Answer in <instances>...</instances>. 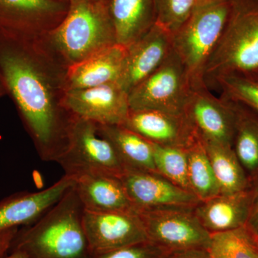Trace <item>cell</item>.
Wrapping results in <instances>:
<instances>
[{
    "mask_svg": "<svg viewBox=\"0 0 258 258\" xmlns=\"http://www.w3.org/2000/svg\"><path fill=\"white\" fill-rule=\"evenodd\" d=\"M67 71L40 38L0 33V81L45 161L57 162L69 145L74 116L63 104Z\"/></svg>",
    "mask_w": 258,
    "mask_h": 258,
    "instance_id": "obj_1",
    "label": "cell"
},
{
    "mask_svg": "<svg viewBox=\"0 0 258 258\" xmlns=\"http://www.w3.org/2000/svg\"><path fill=\"white\" fill-rule=\"evenodd\" d=\"M84 210L74 186L38 220L18 230L9 252L25 258H91Z\"/></svg>",
    "mask_w": 258,
    "mask_h": 258,
    "instance_id": "obj_2",
    "label": "cell"
},
{
    "mask_svg": "<svg viewBox=\"0 0 258 258\" xmlns=\"http://www.w3.org/2000/svg\"><path fill=\"white\" fill-rule=\"evenodd\" d=\"M40 40L68 69L118 43L104 2L100 0H70L66 18Z\"/></svg>",
    "mask_w": 258,
    "mask_h": 258,
    "instance_id": "obj_3",
    "label": "cell"
},
{
    "mask_svg": "<svg viewBox=\"0 0 258 258\" xmlns=\"http://www.w3.org/2000/svg\"><path fill=\"white\" fill-rule=\"evenodd\" d=\"M222 36L205 72L210 88L222 76L252 78L258 73V0H230Z\"/></svg>",
    "mask_w": 258,
    "mask_h": 258,
    "instance_id": "obj_4",
    "label": "cell"
},
{
    "mask_svg": "<svg viewBox=\"0 0 258 258\" xmlns=\"http://www.w3.org/2000/svg\"><path fill=\"white\" fill-rule=\"evenodd\" d=\"M230 10V0L197 6L173 33L174 52L184 64L192 88L207 86L205 69L222 36Z\"/></svg>",
    "mask_w": 258,
    "mask_h": 258,
    "instance_id": "obj_5",
    "label": "cell"
},
{
    "mask_svg": "<svg viewBox=\"0 0 258 258\" xmlns=\"http://www.w3.org/2000/svg\"><path fill=\"white\" fill-rule=\"evenodd\" d=\"M191 90L184 64L173 50L159 69L128 93L130 110L186 115Z\"/></svg>",
    "mask_w": 258,
    "mask_h": 258,
    "instance_id": "obj_6",
    "label": "cell"
},
{
    "mask_svg": "<svg viewBox=\"0 0 258 258\" xmlns=\"http://www.w3.org/2000/svg\"><path fill=\"white\" fill-rule=\"evenodd\" d=\"M57 163L69 176L101 171L120 177L126 171L113 144L98 132L96 123L75 116L69 147Z\"/></svg>",
    "mask_w": 258,
    "mask_h": 258,
    "instance_id": "obj_7",
    "label": "cell"
},
{
    "mask_svg": "<svg viewBox=\"0 0 258 258\" xmlns=\"http://www.w3.org/2000/svg\"><path fill=\"white\" fill-rule=\"evenodd\" d=\"M148 240L169 252L208 249L211 234L200 223L194 208H166L137 212Z\"/></svg>",
    "mask_w": 258,
    "mask_h": 258,
    "instance_id": "obj_8",
    "label": "cell"
},
{
    "mask_svg": "<svg viewBox=\"0 0 258 258\" xmlns=\"http://www.w3.org/2000/svg\"><path fill=\"white\" fill-rule=\"evenodd\" d=\"M69 3L60 0H0V33L38 39L60 25Z\"/></svg>",
    "mask_w": 258,
    "mask_h": 258,
    "instance_id": "obj_9",
    "label": "cell"
},
{
    "mask_svg": "<svg viewBox=\"0 0 258 258\" xmlns=\"http://www.w3.org/2000/svg\"><path fill=\"white\" fill-rule=\"evenodd\" d=\"M83 223L92 254L110 252L149 240L143 222L136 211L84 210Z\"/></svg>",
    "mask_w": 258,
    "mask_h": 258,
    "instance_id": "obj_10",
    "label": "cell"
},
{
    "mask_svg": "<svg viewBox=\"0 0 258 258\" xmlns=\"http://www.w3.org/2000/svg\"><path fill=\"white\" fill-rule=\"evenodd\" d=\"M63 104L74 116L100 125H123L130 112L128 93L118 83L69 90Z\"/></svg>",
    "mask_w": 258,
    "mask_h": 258,
    "instance_id": "obj_11",
    "label": "cell"
},
{
    "mask_svg": "<svg viewBox=\"0 0 258 258\" xmlns=\"http://www.w3.org/2000/svg\"><path fill=\"white\" fill-rule=\"evenodd\" d=\"M137 212L166 208H195L200 203L191 191L156 171L128 169L120 176Z\"/></svg>",
    "mask_w": 258,
    "mask_h": 258,
    "instance_id": "obj_12",
    "label": "cell"
},
{
    "mask_svg": "<svg viewBox=\"0 0 258 258\" xmlns=\"http://www.w3.org/2000/svg\"><path fill=\"white\" fill-rule=\"evenodd\" d=\"M186 115L202 140L232 147L236 113L230 100L214 96L207 86L192 88Z\"/></svg>",
    "mask_w": 258,
    "mask_h": 258,
    "instance_id": "obj_13",
    "label": "cell"
},
{
    "mask_svg": "<svg viewBox=\"0 0 258 258\" xmlns=\"http://www.w3.org/2000/svg\"><path fill=\"white\" fill-rule=\"evenodd\" d=\"M173 50L172 32L156 23L143 37L127 47L118 84L130 93L159 69Z\"/></svg>",
    "mask_w": 258,
    "mask_h": 258,
    "instance_id": "obj_14",
    "label": "cell"
},
{
    "mask_svg": "<svg viewBox=\"0 0 258 258\" xmlns=\"http://www.w3.org/2000/svg\"><path fill=\"white\" fill-rule=\"evenodd\" d=\"M123 126L163 147L187 149L200 138L186 115L154 110L131 111Z\"/></svg>",
    "mask_w": 258,
    "mask_h": 258,
    "instance_id": "obj_15",
    "label": "cell"
},
{
    "mask_svg": "<svg viewBox=\"0 0 258 258\" xmlns=\"http://www.w3.org/2000/svg\"><path fill=\"white\" fill-rule=\"evenodd\" d=\"M74 186L73 178L64 175L47 189L17 194L0 202V232L32 225Z\"/></svg>",
    "mask_w": 258,
    "mask_h": 258,
    "instance_id": "obj_16",
    "label": "cell"
},
{
    "mask_svg": "<svg viewBox=\"0 0 258 258\" xmlns=\"http://www.w3.org/2000/svg\"><path fill=\"white\" fill-rule=\"evenodd\" d=\"M71 177L86 211L137 212L119 176L91 171Z\"/></svg>",
    "mask_w": 258,
    "mask_h": 258,
    "instance_id": "obj_17",
    "label": "cell"
},
{
    "mask_svg": "<svg viewBox=\"0 0 258 258\" xmlns=\"http://www.w3.org/2000/svg\"><path fill=\"white\" fill-rule=\"evenodd\" d=\"M126 53L127 47L117 43L69 68L66 75L68 91L118 83Z\"/></svg>",
    "mask_w": 258,
    "mask_h": 258,
    "instance_id": "obj_18",
    "label": "cell"
},
{
    "mask_svg": "<svg viewBox=\"0 0 258 258\" xmlns=\"http://www.w3.org/2000/svg\"><path fill=\"white\" fill-rule=\"evenodd\" d=\"M251 198V186L240 192L220 194L200 202L194 212L210 234L234 230L247 224Z\"/></svg>",
    "mask_w": 258,
    "mask_h": 258,
    "instance_id": "obj_19",
    "label": "cell"
},
{
    "mask_svg": "<svg viewBox=\"0 0 258 258\" xmlns=\"http://www.w3.org/2000/svg\"><path fill=\"white\" fill-rule=\"evenodd\" d=\"M118 44L128 47L157 23L156 0H103Z\"/></svg>",
    "mask_w": 258,
    "mask_h": 258,
    "instance_id": "obj_20",
    "label": "cell"
},
{
    "mask_svg": "<svg viewBox=\"0 0 258 258\" xmlns=\"http://www.w3.org/2000/svg\"><path fill=\"white\" fill-rule=\"evenodd\" d=\"M97 126L99 134L113 144L126 170L157 172L153 145L149 141L122 125L97 124Z\"/></svg>",
    "mask_w": 258,
    "mask_h": 258,
    "instance_id": "obj_21",
    "label": "cell"
},
{
    "mask_svg": "<svg viewBox=\"0 0 258 258\" xmlns=\"http://www.w3.org/2000/svg\"><path fill=\"white\" fill-rule=\"evenodd\" d=\"M230 101L236 113L232 149L252 182L258 178V114L241 103Z\"/></svg>",
    "mask_w": 258,
    "mask_h": 258,
    "instance_id": "obj_22",
    "label": "cell"
},
{
    "mask_svg": "<svg viewBox=\"0 0 258 258\" xmlns=\"http://www.w3.org/2000/svg\"><path fill=\"white\" fill-rule=\"evenodd\" d=\"M202 141L220 186V194L240 192L250 188L252 182L236 157L232 147Z\"/></svg>",
    "mask_w": 258,
    "mask_h": 258,
    "instance_id": "obj_23",
    "label": "cell"
},
{
    "mask_svg": "<svg viewBox=\"0 0 258 258\" xmlns=\"http://www.w3.org/2000/svg\"><path fill=\"white\" fill-rule=\"evenodd\" d=\"M208 250L211 258H258V236L247 225L211 234Z\"/></svg>",
    "mask_w": 258,
    "mask_h": 258,
    "instance_id": "obj_24",
    "label": "cell"
},
{
    "mask_svg": "<svg viewBox=\"0 0 258 258\" xmlns=\"http://www.w3.org/2000/svg\"><path fill=\"white\" fill-rule=\"evenodd\" d=\"M190 190L200 202L220 195V189L201 138L187 149Z\"/></svg>",
    "mask_w": 258,
    "mask_h": 258,
    "instance_id": "obj_25",
    "label": "cell"
},
{
    "mask_svg": "<svg viewBox=\"0 0 258 258\" xmlns=\"http://www.w3.org/2000/svg\"><path fill=\"white\" fill-rule=\"evenodd\" d=\"M152 145L157 172L180 187L191 191L188 179L187 149Z\"/></svg>",
    "mask_w": 258,
    "mask_h": 258,
    "instance_id": "obj_26",
    "label": "cell"
},
{
    "mask_svg": "<svg viewBox=\"0 0 258 258\" xmlns=\"http://www.w3.org/2000/svg\"><path fill=\"white\" fill-rule=\"evenodd\" d=\"M213 86L221 91V96L241 103L258 114V82L252 78L238 75L219 78Z\"/></svg>",
    "mask_w": 258,
    "mask_h": 258,
    "instance_id": "obj_27",
    "label": "cell"
},
{
    "mask_svg": "<svg viewBox=\"0 0 258 258\" xmlns=\"http://www.w3.org/2000/svg\"><path fill=\"white\" fill-rule=\"evenodd\" d=\"M198 0H156L157 23L174 33L187 20Z\"/></svg>",
    "mask_w": 258,
    "mask_h": 258,
    "instance_id": "obj_28",
    "label": "cell"
},
{
    "mask_svg": "<svg viewBox=\"0 0 258 258\" xmlns=\"http://www.w3.org/2000/svg\"><path fill=\"white\" fill-rule=\"evenodd\" d=\"M169 253L148 240L110 252L93 254L91 258H166Z\"/></svg>",
    "mask_w": 258,
    "mask_h": 258,
    "instance_id": "obj_29",
    "label": "cell"
},
{
    "mask_svg": "<svg viewBox=\"0 0 258 258\" xmlns=\"http://www.w3.org/2000/svg\"><path fill=\"white\" fill-rule=\"evenodd\" d=\"M250 210L247 225L255 235L258 236V178L254 180L251 184Z\"/></svg>",
    "mask_w": 258,
    "mask_h": 258,
    "instance_id": "obj_30",
    "label": "cell"
},
{
    "mask_svg": "<svg viewBox=\"0 0 258 258\" xmlns=\"http://www.w3.org/2000/svg\"><path fill=\"white\" fill-rule=\"evenodd\" d=\"M166 258H211L208 249H189L171 252Z\"/></svg>",
    "mask_w": 258,
    "mask_h": 258,
    "instance_id": "obj_31",
    "label": "cell"
},
{
    "mask_svg": "<svg viewBox=\"0 0 258 258\" xmlns=\"http://www.w3.org/2000/svg\"><path fill=\"white\" fill-rule=\"evenodd\" d=\"M18 232V228L0 232V252H9L12 242Z\"/></svg>",
    "mask_w": 258,
    "mask_h": 258,
    "instance_id": "obj_32",
    "label": "cell"
},
{
    "mask_svg": "<svg viewBox=\"0 0 258 258\" xmlns=\"http://www.w3.org/2000/svg\"><path fill=\"white\" fill-rule=\"evenodd\" d=\"M0 258H25L20 254L16 252H9V254L5 252H0Z\"/></svg>",
    "mask_w": 258,
    "mask_h": 258,
    "instance_id": "obj_33",
    "label": "cell"
},
{
    "mask_svg": "<svg viewBox=\"0 0 258 258\" xmlns=\"http://www.w3.org/2000/svg\"><path fill=\"white\" fill-rule=\"evenodd\" d=\"M217 0H198V5L197 6H201V5L209 4V3H213Z\"/></svg>",
    "mask_w": 258,
    "mask_h": 258,
    "instance_id": "obj_34",
    "label": "cell"
},
{
    "mask_svg": "<svg viewBox=\"0 0 258 258\" xmlns=\"http://www.w3.org/2000/svg\"><path fill=\"white\" fill-rule=\"evenodd\" d=\"M252 79H254V81H256L257 82H258V73L255 75V76H254L253 77H252Z\"/></svg>",
    "mask_w": 258,
    "mask_h": 258,
    "instance_id": "obj_35",
    "label": "cell"
},
{
    "mask_svg": "<svg viewBox=\"0 0 258 258\" xmlns=\"http://www.w3.org/2000/svg\"><path fill=\"white\" fill-rule=\"evenodd\" d=\"M60 1L64 2V3H69L70 0H60Z\"/></svg>",
    "mask_w": 258,
    "mask_h": 258,
    "instance_id": "obj_36",
    "label": "cell"
},
{
    "mask_svg": "<svg viewBox=\"0 0 258 258\" xmlns=\"http://www.w3.org/2000/svg\"><path fill=\"white\" fill-rule=\"evenodd\" d=\"M100 1H103V0H100Z\"/></svg>",
    "mask_w": 258,
    "mask_h": 258,
    "instance_id": "obj_37",
    "label": "cell"
},
{
    "mask_svg": "<svg viewBox=\"0 0 258 258\" xmlns=\"http://www.w3.org/2000/svg\"><path fill=\"white\" fill-rule=\"evenodd\" d=\"M0 83H1V81H0Z\"/></svg>",
    "mask_w": 258,
    "mask_h": 258,
    "instance_id": "obj_38",
    "label": "cell"
}]
</instances>
